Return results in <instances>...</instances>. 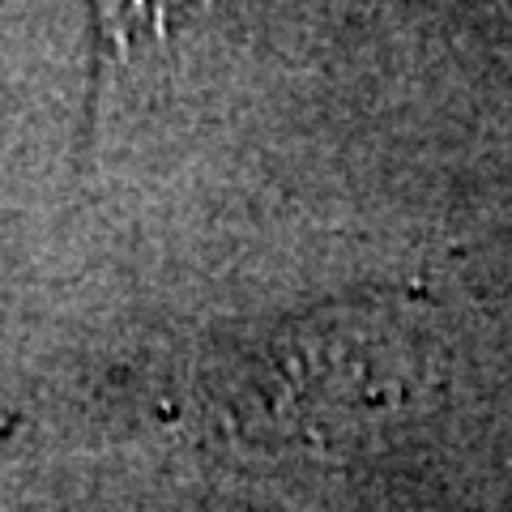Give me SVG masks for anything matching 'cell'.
Segmentation results:
<instances>
[{
	"label": "cell",
	"mask_w": 512,
	"mask_h": 512,
	"mask_svg": "<svg viewBox=\"0 0 512 512\" xmlns=\"http://www.w3.org/2000/svg\"><path fill=\"white\" fill-rule=\"evenodd\" d=\"M94 26V60H90V90H86V111H82V150H90L94 133L107 116L111 94L137 69H154L158 52H167V9L154 5H94L90 9Z\"/></svg>",
	"instance_id": "cell-2"
},
{
	"label": "cell",
	"mask_w": 512,
	"mask_h": 512,
	"mask_svg": "<svg viewBox=\"0 0 512 512\" xmlns=\"http://www.w3.org/2000/svg\"><path fill=\"white\" fill-rule=\"evenodd\" d=\"M431 338L397 295H350L286 316L222 359L205 397L252 448L359 444L431 389Z\"/></svg>",
	"instance_id": "cell-1"
}]
</instances>
